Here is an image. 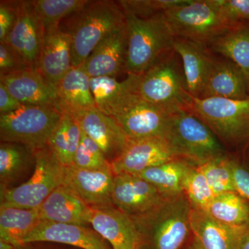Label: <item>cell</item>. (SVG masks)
Returning a JSON list of instances; mask_svg holds the SVG:
<instances>
[{"instance_id":"obj_1","label":"cell","mask_w":249,"mask_h":249,"mask_svg":"<svg viewBox=\"0 0 249 249\" xmlns=\"http://www.w3.org/2000/svg\"><path fill=\"white\" fill-rule=\"evenodd\" d=\"M191 211L181 193L170 196L150 212L132 218L140 236L141 249H184L193 235Z\"/></svg>"},{"instance_id":"obj_2","label":"cell","mask_w":249,"mask_h":249,"mask_svg":"<svg viewBox=\"0 0 249 249\" xmlns=\"http://www.w3.org/2000/svg\"><path fill=\"white\" fill-rule=\"evenodd\" d=\"M186 111L206 124L228 152H249V95L242 100L192 97Z\"/></svg>"},{"instance_id":"obj_3","label":"cell","mask_w":249,"mask_h":249,"mask_svg":"<svg viewBox=\"0 0 249 249\" xmlns=\"http://www.w3.org/2000/svg\"><path fill=\"white\" fill-rule=\"evenodd\" d=\"M76 14V25L68 32L71 36L72 67L83 66L106 37L126 26V15L117 1H89Z\"/></svg>"},{"instance_id":"obj_4","label":"cell","mask_w":249,"mask_h":249,"mask_svg":"<svg viewBox=\"0 0 249 249\" xmlns=\"http://www.w3.org/2000/svg\"><path fill=\"white\" fill-rule=\"evenodd\" d=\"M137 93L171 114L186 110L192 96L187 91L182 61L175 49L139 76Z\"/></svg>"},{"instance_id":"obj_5","label":"cell","mask_w":249,"mask_h":249,"mask_svg":"<svg viewBox=\"0 0 249 249\" xmlns=\"http://www.w3.org/2000/svg\"><path fill=\"white\" fill-rule=\"evenodd\" d=\"M163 138L178 159L193 166L229 153L206 124L186 110L172 115Z\"/></svg>"},{"instance_id":"obj_6","label":"cell","mask_w":249,"mask_h":249,"mask_svg":"<svg viewBox=\"0 0 249 249\" xmlns=\"http://www.w3.org/2000/svg\"><path fill=\"white\" fill-rule=\"evenodd\" d=\"M126 29L127 75L140 76L162 55L174 49L175 37L162 15L148 19L126 15Z\"/></svg>"},{"instance_id":"obj_7","label":"cell","mask_w":249,"mask_h":249,"mask_svg":"<svg viewBox=\"0 0 249 249\" xmlns=\"http://www.w3.org/2000/svg\"><path fill=\"white\" fill-rule=\"evenodd\" d=\"M175 37L209 46L238 23L229 21L217 0H192L162 15Z\"/></svg>"},{"instance_id":"obj_8","label":"cell","mask_w":249,"mask_h":249,"mask_svg":"<svg viewBox=\"0 0 249 249\" xmlns=\"http://www.w3.org/2000/svg\"><path fill=\"white\" fill-rule=\"evenodd\" d=\"M61 116L55 107L24 105L13 112L0 114L1 142L21 144L36 152L47 146Z\"/></svg>"},{"instance_id":"obj_9","label":"cell","mask_w":249,"mask_h":249,"mask_svg":"<svg viewBox=\"0 0 249 249\" xmlns=\"http://www.w3.org/2000/svg\"><path fill=\"white\" fill-rule=\"evenodd\" d=\"M35 164L31 178L22 184L1 189V204L5 207L37 209L62 184L64 166L48 146L35 152Z\"/></svg>"},{"instance_id":"obj_10","label":"cell","mask_w":249,"mask_h":249,"mask_svg":"<svg viewBox=\"0 0 249 249\" xmlns=\"http://www.w3.org/2000/svg\"><path fill=\"white\" fill-rule=\"evenodd\" d=\"M173 114L132 93L113 113L114 118L130 141L164 137Z\"/></svg>"},{"instance_id":"obj_11","label":"cell","mask_w":249,"mask_h":249,"mask_svg":"<svg viewBox=\"0 0 249 249\" xmlns=\"http://www.w3.org/2000/svg\"><path fill=\"white\" fill-rule=\"evenodd\" d=\"M152 183L137 175H114L111 201L131 218L150 212L168 198Z\"/></svg>"},{"instance_id":"obj_12","label":"cell","mask_w":249,"mask_h":249,"mask_svg":"<svg viewBox=\"0 0 249 249\" xmlns=\"http://www.w3.org/2000/svg\"><path fill=\"white\" fill-rule=\"evenodd\" d=\"M177 160L179 159L164 138L151 137L129 141L123 153L111 162V167L115 175H138L149 168Z\"/></svg>"},{"instance_id":"obj_13","label":"cell","mask_w":249,"mask_h":249,"mask_svg":"<svg viewBox=\"0 0 249 249\" xmlns=\"http://www.w3.org/2000/svg\"><path fill=\"white\" fill-rule=\"evenodd\" d=\"M17 8L14 27L4 42H7L22 56L28 66L37 68L45 31L31 1H18Z\"/></svg>"},{"instance_id":"obj_14","label":"cell","mask_w":249,"mask_h":249,"mask_svg":"<svg viewBox=\"0 0 249 249\" xmlns=\"http://www.w3.org/2000/svg\"><path fill=\"white\" fill-rule=\"evenodd\" d=\"M114 178L111 168L87 170L71 165L64 166L62 184L90 207H109L114 206L111 201Z\"/></svg>"},{"instance_id":"obj_15","label":"cell","mask_w":249,"mask_h":249,"mask_svg":"<svg viewBox=\"0 0 249 249\" xmlns=\"http://www.w3.org/2000/svg\"><path fill=\"white\" fill-rule=\"evenodd\" d=\"M89 224L112 249H141L140 236L134 221L114 206L91 207Z\"/></svg>"},{"instance_id":"obj_16","label":"cell","mask_w":249,"mask_h":249,"mask_svg":"<svg viewBox=\"0 0 249 249\" xmlns=\"http://www.w3.org/2000/svg\"><path fill=\"white\" fill-rule=\"evenodd\" d=\"M72 117L81 130L97 143L110 163L128 145L130 140L115 119L98 109L83 111Z\"/></svg>"},{"instance_id":"obj_17","label":"cell","mask_w":249,"mask_h":249,"mask_svg":"<svg viewBox=\"0 0 249 249\" xmlns=\"http://www.w3.org/2000/svg\"><path fill=\"white\" fill-rule=\"evenodd\" d=\"M174 49L182 61L187 91L192 97L200 98L217 54L209 46L181 37H175Z\"/></svg>"},{"instance_id":"obj_18","label":"cell","mask_w":249,"mask_h":249,"mask_svg":"<svg viewBox=\"0 0 249 249\" xmlns=\"http://www.w3.org/2000/svg\"><path fill=\"white\" fill-rule=\"evenodd\" d=\"M48 242L71 245L82 249H110L104 239L85 226L42 220L24 238V245Z\"/></svg>"},{"instance_id":"obj_19","label":"cell","mask_w":249,"mask_h":249,"mask_svg":"<svg viewBox=\"0 0 249 249\" xmlns=\"http://www.w3.org/2000/svg\"><path fill=\"white\" fill-rule=\"evenodd\" d=\"M127 50L126 26L107 36L90 54L84 65L90 78L113 77L125 72Z\"/></svg>"},{"instance_id":"obj_20","label":"cell","mask_w":249,"mask_h":249,"mask_svg":"<svg viewBox=\"0 0 249 249\" xmlns=\"http://www.w3.org/2000/svg\"><path fill=\"white\" fill-rule=\"evenodd\" d=\"M0 83L24 106L55 107V89L46 81L36 67H27L0 76Z\"/></svg>"},{"instance_id":"obj_21","label":"cell","mask_w":249,"mask_h":249,"mask_svg":"<svg viewBox=\"0 0 249 249\" xmlns=\"http://www.w3.org/2000/svg\"><path fill=\"white\" fill-rule=\"evenodd\" d=\"M55 107L71 116L97 109L91 88V78L83 66L71 67L55 86Z\"/></svg>"},{"instance_id":"obj_22","label":"cell","mask_w":249,"mask_h":249,"mask_svg":"<svg viewBox=\"0 0 249 249\" xmlns=\"http://www.w3.org/2000/svg\"><path fill=\"white\" fill-rule=\"evenodd\" d=\"M249 95V81L238 65L217 55L199 98L242 100Z\"/></svg>"},{"instance_id":"obj_23","label":"cell","mask_w":249,"mask_h":249,"mask_svg":"<svg viewBox=\"0 0 249 249\" xmlns=\"http://www.w3.org/2000/svg\"><path fill=\"white\" fill-rule=\"evenodd\" d=\"M190 224L193 235L203 249H238L245 227L224 224L206 211L192 209Z\"/></svg>"},{"instance_id":"obj_24","label":"cell","mask_w":249,"mask_h":249,"mask_svg":"<svg viewBox=\"0 0 249 249\" xmlns=\"http://www.w3.org/2000/svg\"><path fill=\"white\" fill-rule=\"evenodd\" d=\"M71 67V35L60 29L46 34L37 67L46 81L55 89Z\"/></svg>"},{"instance_id":"obj_25","label":"cell","mask_w":249,"mask_h":249,"mask_svg":"<svg viewBox=\"0 0 249 249\" xmlns=\"http://www.w3.org/2000/svg\"><path fill=\"white\" fill-rule=\"evenodd\" d=\"M37 209L42 220L83 226L89 224L91 207L64 184L57 187Z\"/></svg>"},{"instance_id":"obj_26","label":"cell","mask_w":249,"mask_h":249,"mask_svg":"<svg viewBox=\"0 0 249 249\" xmlns=\"http://www.w3.org/2000/svg\"><path fill=\"white\" fill-rule=\"evenodd\" d=\"M139 76L127 75L123 81L113 77L91 78V88L98 110L111 116L124 99L137 92Z\"/></svg>"},{"instance_id":"obj_27","label":"cell","mask_w":249,"mask_h":249,"mask_svg":"<svg viewBox=\"0 0 249 249\" xmlns=\"http://www.w3.org/2000/svg\"><path fill=\"white\" fill-rule=\"evenodd\" d=\"M41 221L37 209L0 206V240L24 247V238Z\"/></svg>"},{"instance_id":"obj_28","label":"cell","mask_w":249,"mask_h":249,"mask_svg":"<svg viewBox=\"0 0 249 249\" xmlns=\"http://www.w3.org/2000/svg\"><path fill=\"white\" fill-rule=\"evenodd\" d=\"M209 47L214 53L235 62L249 81V21L239 22Z\"/></svg>"},{"instance_id":"obj_29","label":"cell","mask_w":249,"mask_h":249,"mask_svg":"<svg viewBox=\"0 0 249 249\" xmlns=\"http://www.w3.org/2000/svg\"><path fill=\"white\" fill-rule=\"evenodd\" d=\"M82 130L79 124L71 116L62 114L47 146L60 164L65 167L73 165L80 139Z\"/></svg>"},{"instance_id":"obj_30","label":"cell","mask_w":249,"mask_h":249,"mask_svg":"<svg viewBox=\"0 0 249 249\" xmlns=\"http://www.w3.org/2000/svg\"><path fill=\"white\" fill-rule=\"evenodd\" d=\"M35 152L14 142H1L0 144V182L1 189L7 188L29 165L35 163Z\"/></svg>"},{"instance_id":"obj_31","label":"cell","mask_w":249,"mask_h":249,"mask_svg":"<svg viewBox=\"0 0 249 249\" xmlns=\"http://www.w3.org/2000/svg\"><path fill=\"white\" fill-rule=\"evenodd\" d=\"M191 166L185 160H173L149 168L138 175L152 183L165 196H175L183 193V178Z\"/></svg>"},{"instance_id":"obj_32","label":"cell","mask_w":249,"mask_h":249,"mask_svg":"<svg viewBox=\"0 0 249 249\" xmlns=\"http://www.w3.org/2000/svg\"><path fill=\"white\" fill-rule=\"evenodd\" d=\"M206 212L219 222L231 226L249 223V201L237 191L214 196Z\"/></svg>"},{"instance_id":"obj_33","label":"cell","mask_w":249,"mask_h":249,"mask_svg":"<svg viewBox=\"0 0 249 249\" xmlns=\"http://www.w3.org/2000/svg\"><path fill=\"white\" fill-rule=\"evenodd\" d=\"M88 0H34L31 1L45 35L59 29L63 18L83 9Z\"/></svg>"},{"instance_id":"obj_34","label":"cell","mask_w":249,"mask_h":249,"mask_svg":"<svg viewBox=\"0 0 249 249\" xmlns=\"http://www.w3.org/2000/svg\"><path fill=\"white\" fill-rule=\"evenodd\" d=\"M204 175L214 196L236 191L231 163V153L197 167Z\"/></svg>"},{"instance_id":"obj_35","label":"cell","mask_w":249,"mask_h":249,"mask_svg":"<svg viewBox=\"0 0 249 249\" xmlns=\"http://www.w3.org/2000/svg\"><path fill=\"white\" fill-rule=\"evenodd\" d=\"M182 191L192 209L207 211L214 198V193L197 167H190L182 183Z\"/></svg>"},{"instance_id":"obj_36","label":"cell","mask_w":249,"mask_h":249,"mask_svg":"<svg viewBox=\"0 0 249 249\" xmlns=\"http://www.w3.org/2000/svg\"><path fill=\"white\" fill-rule=\"evenodd\" d=\"M192 0H123L117 1L126 15L148 19L161 16L168 10L189 4Z\"/></svg>"},{"instance_id":"obj_37","label":"cell","mask_w":249,"mask_h":249,"mask_svg":"<svg viewBox=\"0 0 249 249\" xmlns=\"http://www.w3.org/2000/svg\"><path fill=\"white\" fill-rule=\"evenodd\" d=\"M73 166L87 170L111 168V163L94 141L82 131L79 145L73 160Z\"/></svg>"},{"instance_id":"obj_38","label":"cell","mask_w":249,"mask_h":249,"mask_svg":"<svg viewBox=\"0 0 249 249\" xmlns=\"http://www.w3.org/2000/svg\"><path fill=\"white\" fill-rule=\"evenodd\" d=\"M231 163L236 191L249 201V152L231 153Z\"/></svg>"},{"instance_id":"obj_39","label":"cell","mask_w":249,"mask_h":249,"mask_svg":"<svg viewBox=\"0 0 249 249\" xmlns=\"http://www.w3.org/2000/svg\"><path fill=\"white\" fill-rule=\"evenodd\" d=\"M29 67L20 55L6 42H0V76Z\"/></svg>"},{"instance_id":"obj_40","label":"cell","mask_w":249,"mask_h":249,"mask_svg":"<svg viewBox=\"0 0 249 249\" xmlns=\"http://www.w3.org/2000/svg\"><path fill=\"white\" fill-rule=\"evenodd\" d=\"M223 15L233 23L249 21V0H217Z\"/></svg>"},{"instance_id":"obj_41","label":"cell","mask_w":249,"mask_h":249,"mask_svg":"<svg viewBox=\"0 0 249 249\" xmlns=\"http://www.w3.org/2000/svg\"><path fill=\"white\" fill-rule=\"evenodd\" d=\"M18 1H0V42H4L17 19Z\"/></svg>"},{"instance_id":"obj_42","label":"cell","mask_w":249,"mask_h":249,"mask_svg":"<svg viewBox=\"0 0 249 249\" xmlns=\"http://www.w3.org/2000/svg\"><path fill=\"white\" fill-rule=\"evenodd\" d=\"M24 105L19 102L0 83V114H8L17 110Z\"/></svg>"},{"instance_id":"obj_43","label":"cell","mask_w":249,"mask_h":249,"mask_svg":"<svg viewBox=\"0 0 249 249\" xmlns=\"http://www.w3.org/2000/svg\"><path fill=\"white\" fill-rule=\"evenodd\" d=\"M238 249H249V223L245 225Z\"/></svg>"},{"instance_id":"obj_44","label":"cell","mask_w":249,"mask_h":249,"mask_svg":"<svg viewBox=\"0 0 249 249\" xmlns=\"http://www.w3.org/2000/svg\"><path fill=\"white\" fill-rule=\"evenodd\" d=\"M184 249H203V248L194 235H193L189 243L187 245Z\"/></svg>"},{"instance_id":"obj_45","label":"cell","mask_w":249,"mask_h":249,"mask_svg":"<svg viewBox=\"0 0 249 249\" xmlns=\"http://www.w3.org/2000/svg\"><path fill=\"white\" fill-rule=\"evenodd\" d=\"M16 247L9 242L2 240H0V249H16Z\"/></svg>"}]
</instances>
